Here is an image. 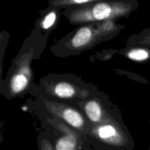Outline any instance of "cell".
Instances as JSON below:
<instances>
[{
  "label": "cell",
  "mask_w": 150,
  "mask_h": 150,
  "mask_svg": "<svg viewBox=\"0 0 150 150\" xmlns=\"http://www.w3.org/2000/svg\"><path fill=\"white\" fill-rule=\"evenodd\" d=\"M48 37L35 29L25 40L12 61L4 79L0 82V93L8 100L29 94L34 83L32 62L40 59L48 42Z\"/></svg>",
  "instance_id": "cell-1"
},
{
  "label": "cell",
  "mask_w": 150,
  "mask_h": 150,
  "mask_svg": "<svg viewBox=\"0 0 150 150\" xmlns=\"http://www.w3.org/2000/svg\"><path fill=\"white\" fill-rule=\"evenodd\" d=\"M100 92L95 84L86 82L71 73H50L34 82L29 94L36 99L64 103L74 105L76 103L91 99Z\"/></svg>",
  "instance_id": "cell-2"
},
{
  "label": "cell",
  "mask_w": 150,
  "mask_h": 150,
  "mask_svg": "<svg viewBox=\"0 0 150 150\" xmlns=\"http://www.w3.org/2000/svg\"><path fill=\"white\" fill-rule=\"evenodd\" d=\"M124 28L125 25L114 20L81 25L51 45L50 51L60 58L79 55L113 39Z\"/></svg>",
  "instance_id": "cell-3"
},
{
  "label": "cell",
  "mask_w": 150,
  "mask_h": 150,
  "mask_svg": "<svg viewBox=\"0 0 150 150\" xmlns=\"http://www.w3.org/2000/svg\"><path fill=\"white\" fill-rule=\"evenodd\" d=\"M139 6V1L136 0H96L92 4L76 8L63 10L62 15L68 20L70 24L81 26L128 18L132 13L137 10Z\"/></svg>",
  "instance_id": "cell-4"
},
{
  "label": "cell",
  "mask_w": 150,
  "mask_h": 150,
  "mask_svg": "<svg viewBox=\"0 0 150 150\" xmlns=\"http://www.w3.org/2000/svg\"><path fill=\"white\" fill-rule=\"evenodd\" d=\"M86 139L94 150H133L136 146L122 112L93 126Z\"/></svg>",
  "instance_id": "cell-5"
},
{
  "label": "cell",
  "mask_w": 150,
  "mask_h": 150,
  "mask_svg": "<svg viewBox=\"0 0 150 150\" xmlns=\"http://www.w3.org/2000/svg\"><path fill=\"white\" fill-rule=\"evenodd\" d=\"M42 124L47 126L45 131L51 135L55 150H94L86 136L56 117L45 114L35 108Z\"/></svg>",
  "instance_id": "cell-6"
},
{
  "label": "cell",
  "mask_w": 150,
  "mask_h": 150,
  "mask_svg": "<svg viewBox=\"0 0 150 150\" xmlns=\"http://www.w3.org/2000/svg\"><path fill=\"white\" fill-rule=\"evenodd\" d=\"M33 107L48 115L60 119L73 129L83 133L85 136L89 135L93 127L84 114L74 105L47 100L36 99Z\"/></svg>",
  "instance_id": "cell-7"
},
{
  "label": "cell",
  "mask_w": 150,
  "mask_h": 150,
  "mask_svg": "<svg viewBox=\"0 0 150 150\" xmlns=\"http://www.w3.org/2000/svg\"><path fill=\"white\" fill-rule=\"evenodd\" d=\"M74 106L77 107L84 114L93 126L121 112L120 108L110 100L108 95L101 91L91 99L76 103Z\"/></svg>",
  "instance_id": "cell-8"
},
{
  "label": "cell",
  "mask_w": 150,
  "mask_h": 150,
  "mask_svg": "<svg viewBox=\"0 0 150 150\" xmlns=\"http://www.w3.org/2000/svg\"><path fill=\"white\" fill-rule=\"evenodd\" d=\"M62 11L61 8L48 6L46 9L40 12V16L35 22L34 28L48 38L59 25Z\"/></svg>",
  "instance_id": "cell-9"
},
{
  "label": "cell",
  "mask_w": 150,
  "mask_h": 150,
  "mask_svg": "<svg viewBox=\"0 0 150 150\" xmlns=\"http://www.w3.org/2000/svg\"><path fill=\"white\" fill-rule=\"evenodd\" d=\"M120 54L128 59L137 62H145L150 59V49L145 46L127 47L120 51Z\"/></svg>",
  "instance_id": "cell-10"
},
{
  "label": "cell",
  "mask_w": 150,
  "mask_h": 150,
  "mask_svg": "<svg viewBox=\"0 0 150 150\" xmlns=\"http://www.w3.org/2000/svg\"><path fill=\"white\" fill-rule=\"evenodd\" d=\"M96 0H51L48 1V6L66 10L92 4Z\"/></svg>",
  "instance_id": "cell-11"
},
{
  "label": "cell",
  "mask_w": 150,
  "mask_h": 150,
  "mask_svg": "<svg viewBox=\"0 0 150 150\" xmlns=\"http://www.w3.org/2000/svg\"><path fill=\"white\" fill-rule=\"evenodd\" d=\"M38 150H55L51 135L47 131H41L37 138Z\"/></svg>",
  "instance_id": "cell-12"
},
{
  "label": "cell",
  "mask_w": 150,
  "mask_h": 150,
  "mask_svg": "<svg viewBox=\"0 0 150 150\" xmlns=\"http://www.w3.org/2000/svg\"><path fill=\"white\" fill-rule=\"evenodd\" d=\"M1 76L2 78V65H3V59H4V52H5V49L7 48V42L9 40V35L8 32L6 31L3 30L1 32Z\"/></svg>",
  "instance_id": "cell-13"
},
{
  "label": "cell",
  "mask_w": 150,
  "mask_h": 150,
  "mask_svg": "<svg viewBox=\"0 0 150 150\" xmlns=\"http://www.w3.org/2000/svg\"><path fill=\"white\" fill-rule=\"evenodd\" d=\"M140 35H142V40H143L141 42V44L150 49V29H145Z\"/></svg>",
  "instance_id": "cell-14"
},
{
  "label": "cell",
  "mask_w": 150,
  "mask_h": 150,
  "mask_svg": "<svg viewBox=\"0 0 150 150\" xmlns=\"http://www.w3.org/2000/svg\"><path fill=\"white\" fill-rule=\"evenodd\" d=\"M21 109L23 110L24 112H28V111H29V107L28 106V105H23L21 106Z\"/></svg>",
  "instance_id": "cell-15"
},
{
  "label": "cell",
  "mask_w": 150,
  "mask_h": 150,
  "mask_svg": "<svg viewBox=\"0 0 150 150\" xmlns=\"http://www.w3.org/2000/svg\"><path fill=\"white\" fill-rule=\"evenodd\" d=\"M149 127H150V120H149ZM149 150H150V146H149Z\"/></svg>",
  "instance_id": "cell-16"
}]
</instances>
